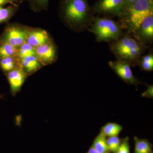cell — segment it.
I'll use <instances>...</instances> for the list:
<instances>
[{"label": "cell", "mask_w": 153, "mask_h": 153, "mask_svg": "<svg viewBox=\"0 0 153 153\" xmlns=\"http://www.w3.org/2000/svg\"><path fill=\"white\" fill-rule=\"evenodd\" d=\"M106 137L101 132L98 134L94 141L91 147L100 153H110L106 143Z\"/></svg>", "instance_id": "cell-13"}, {"label": "cell", "mask_w": 153, "mask_h": 153, "mask_svg": "<svg viewBox=\"0 0 153 153\" xmlns=\"http://www.w3.org/2000/svg\"><path fill=\"white\" fill-rule=\"evenodd\" d=\"M106 143L110 152L113 153L116 152L121 143L122 140L118 136L106 137Z\"/></svg>", "instance_id": "cell-19"}, {"label": "cell", "mask_w": 153, "mask_h": 153, "mask_svg": "<svg viewBox=\"0 0 153 153\" xmlns=\"http://www.w3.org/2000/svg\"><path fill=\"white\" fill-rule=\"evenodd\" d=\"M137 1V0H124L125 3L126 7L131 5L135 2Z\"/></svg>", "instance_id": "cell-25"}, {"label": "cell", "mask_w": 153, "mask_h": 153, "mask_svg": "<svg viewBox=\"0 0 153 153\" xmlns=\"http://www.w3.org/2000/svg\"><path fill=\"white\" fill-rule=\"evenodd\" d=\"M49 41V36L43 30H34L27 34L26 42L30 46L36 48L46 44Z\"/></svg>", "instance_id": "cell-11"}, {"label": "cell", "mask_w": 153, "mask_h": 153, "mask_svg": "<svg viewBox=\"0 0 153 153\" xmlns=\"http://www.w3.org/2000/svg\"><path fill=\"white\" fill-rule=\"evenodd\" d=\"M88 30L99 42L111 43L118 40L124 34L119 23L108 17L94 16Z\"/></svg>", "instance_id": "cell-4"}, {"label": "cell", "mask_w": 153, "mask_h": 153, "mask_svg": "<svg viewBox=\"0 0 153 153\" xmlns=\"http://www.w3.org/2000/svg\"><path fill=\"white\" fill-rule=\"evenodd\" d=\"M10 1L13 4H14L15 2L17 1H19V0H10Z\"/></svg>", "instance_id": "cell-28"}, {"label": "cell", "mask_w": 153, "mask_h": 153, "mask_svg": "<svg viewBox=\"0 0 153 153\" xmlns=\"http://www.w3.org/2000/svg\"><path fill=\"white\" fill-rule=\"evenodd\" d=\"M135 142L134 153H150L152 145L146 139L134 137Z\"/></svg>", "instance_id": "cell-15"}, {"label": "cell", "mask_w": 153, "mask_h": 153, "mask_svg": "<svg viewBox=\"0 0 153 153\" xmlns=\"http://www.w3.org/2000/svg\"><path fill=\"white\" fill-rule=\"evenodd\" d=\"M110 68L124 82L131 85H137L140 83L135 77L131 69V65L125 61L117 60L108 62Z\"/></svg>", "instance_id": "cell-7"}, {"label": "cell", "mask_w": 153, "mask_h": 153, "mask_svg": "<svg viewBox=\"0 0 153 153\" xmlns=\"http://www.w3.org/2000/svg\"><path fill=\"white\" fill-rule=\"evenodd\" d=\"M49 0H28L31 8L35 11L47 9Z\"/></svg>", "instance_id": "cell-22"}, {"label": "cell", "mask_w": 153, "mask_h": 153, "mask_svg": "<svg viewBox=\"0 0 153 153\" xmlns=\"http://www.w3.org/2000/svg\"><path fill=\"white\" fill-rule=\"evenodd\" d=\"M150 153H153L152 152H151Z\"/></svg>", "instance_id": "cell-30"}, {"label": "cell", "mask_w": 153, "mask_h": 153, "mask_svg": "<svg viewBox=\"0 0 153 153\" xmlns=\"http://www.w3.org/2000/svg\"><path fill=\"white\" fill-rule=\"evenodd\" d=\"M8 3L13 4L10 0H0V7H2Z\"/></svg>", "instance_id": "cell-26"}, {"label": "cell", "mask_w": 153, "mask_h": 153, "mask_svg": "<svg viewBox=\"0 0 153 153\" xmlns=\"http://www.w3.org/2000/svg\"><path fill=\"white\" fill-rule=\"evenodd\" d=\"M131 34L134 38L143 44H152L153 14L146 17Z\"/></svg>", "instance_id": "cell-6"}, {"label": "cell", "mask_w": 153, "mask_h": 153, "mask_svg": "<svg viewBox=\"0 0 153 153\" xmlns=\"http://www.w3.org/2000/svg\"><path fill=\"white\" fill-rule=\"evenodd\" d=\"M22 68L28 73H33L39 69L41 63L36 55L21 58Z\"/></svg>", "instance_id": "cell-12"}, {"label": "cell", "mask_w": 153, "mask_h": 153, "mask_svg": "<svg viewBox=\"0 0 153 153\" xmlns=\"http://www.w3.org/2000/svg\"><path fill=\"white\" fill-rule=\"evenodd\" d=\"M27 31L25 29L18 27L9 28L5 34L4 42L17 48L26 42Z\"/></svg>", "instance_id": "cell-8"}, {"label": "cell", "mask_w": 153, "mask_h": 153, "mask_svg": "<svg viewBox=\"0 0 153 153\" xmlns=\"http://www.w3.org/2000/svg\"><path fill=\"white\" fill-rule=\"evenodd\" d=\"M125 7L124 0H97L91 8L94 14L119 19Z\"/></svg>", "instance_id": "cell-5"}, {"label": "cell", "mask_w": 153, "mask_h": 153, "mask_svg": "<svg viewBox=\"0 0 153 153\" xmlns=\"http://www.w3.org/2000/svg\"><path fill=\"white\" fill-rule=\"evenodd\" d=\"M115 153H130L129 137H126L121 141V143L118 149Z\"/></svg>", "instance_id": "cell-23"}, {"label": "cell", "mask_w": 153, "mask_h": 153, "mask_svg": "<svg viewBox=\"0 0 153 153\" xmlns=\"http://www.w3.org/2000/svg\"><path fill=\"white\" fill-rule=\"evenodd\" d=\"M143 71H153V55L150 53L145 56H141L138 65Z\"/></svg>", "instance_id": "cell-16"}, {"label": "cell", "mask_w": 153, "mask_h": 153, "mask_svg": "<svg viewBox=\"0 0 153 153\" xmlns=\"http://www.w3.org/2000/svg\"><path fill=\"white\" fill-rule=\"evenodd\" d=\"M18 54L17 48L4 42L0 46V57H13Z\"/></svg>", "instance_id": "cell-17"}, {"label": "cell", "mask_w": 153, "mask_h": 153, "mask_svg": "<svg viewBox=\"0 0 153 153\" xmlns=\"http://www.w3.org/2000/svg\"><path fill=\"white\" fill-rule=\"evenodd\" d=\"M86 153H100L97 152V151H96L92 147H91L89 149L87 152Z\"/></svg>", "instance_id": "cell-27"}, {"label": "cell", "mask_w": 153, "mask_h": 153, "mask_svg": "<svg viewBox=\"0 0 153 153\" xmlns=\"http://www.w3.org/2000/svg\"><path fill=\"white\" fill-rule=\"evenodd\" d=\"M18 54L21 58L36 55L35 48L25 42L20 46V48L18 50Z\"/></svg>", "instance_id": "cell-18"}, {"label": "cell", "mask_w": 153, "mask_h": 153, "mask_svg": "<svg viewBox=\"0 0 153 153\" xmlns=\"http://www.w3.org/2000/svg\"><path fill=\"white\" fill-rule=\"evenodd\" d=\"M0 66L4 71L8 72L15 68L16 63L13 57H5L0 59Z\"/></svg>", "instance_id": "cell-20"}, {"label": "cell", "mask_w": 153, "mask_h": 153, "mask_svg": "<svg viewBox=\"0 0 153 153\" xmlns=\"http://www.w3.org/2000/svg\"><path fill=\"white\" fill-rule=\"evenodd\" d=\"M153 14V0H137L126 7L120 22L123 29L132 33L146 18Z\"/></svg>", "instance_id": "cell-3"}, {"label": "cell", "mask_w": 153, "mask_h": 153, "mask_svg": "<svg viewBox=\"0 0 153 153\" xmlns=\"http://www.w3.org/2000/svg\"><path fill=\"white\" fill-rule=\"evenodd\" d=\"M142 96L146 98L153 99V85H148L147 88L144 92L142 94Z\"/></svg>", "instance_id": "cell-24"}, {"label": "cell", "mask_w": 153, "mask_h": 153, "mask_svg": "<svg viewBox=\"0 0 153 153\" xmlns=\"http://www.w3.org/2000/svg\"><path fill=\"white\" fill-rule=\"evenodd\" d=\"M36 56L40 63L44 64L52 63L55 60L56 55V48L49 42L35 48Z\"/></svg>", "instance_id": "cell-10"}, {"label": "cell", "mask_w": 153, "mask_h": 153, "mask_svg": "<svg viewBox=\"0 0 153 153\" xmlns=\"http://www.w3.org/2000/svg\"><path fill=\"white\" fill-rule=\"evenodd\" d=\"M60 13L66 23L78 31L88 29L94 17L88 0H61Z\"/></svg>", "instance_id": "cell-1"}, {"label": "cell", "mask_w": 153, "mask_h": 153, "mask_svg": "<svg viewBox=\"0 0 153 153\" xmlns=\"http://www.w3.org/2000/svg\"><path fill=\"white\" fill-rule=\"evenodd\" d=\"M0 98H1V96H0Z\"/></svg>", "instance_id": "cell-29"}, {"label": "cell", "mask_w": 153, "mask_h": 153, "mask_svg": "<svg viewBox=\"0 0 153 153\" xmlns=\"http://www.w3.org/2000/svg\"><path fill=\"white\" fill-rule=\"evenodd\" d=\"M17 9V6L14 5L7 8L0 7V23L7 21L14 13Z\"/></svg>", "instance_id": "cell-21"}, {"label": "cell", "mask_w": 153, "mask_h": 153, "mask_svg": "<svg viewBox=\"0 0 153 153\" xmlns=\"http://www.w3.org/2000/svg\"><path fill=\"white\" fill-rule=\"evenodd\" d=\"M108 44L110 51L117 60L128 62L131 66L138 65L142 55L148 47L127 32L118 40Z\"/></svg>", "instance_id": "cell-2"}, {"label": "cell", "mask_w": 153, "mask_h": 153, "mask_svg": "<svg viewBox=\"0 0 153 153\" xmlns=\"http://www.w3.org/2000/svg\"><path fill=\"white\" fill-rule=\"evenodd\" d=\"M123 129L120 125L115 123H108L101 128L100 132L106 137L116 136Z\"/></svg>", "instance_id": "cell-14"}, {"label": "cell", "mask_w": 153, "mask_h": 153, "mask_svg": "<svg viewBox=\"0 0 153 153\" xmlns=\"http://www.w3.org/2000/svg\"><path fill=\"white\" fill-rule=\"evenodd\" d=\"M26 77V73L22 67L15 68L8 72V80L13 95H15L21 89Z\"/></svg>", "instance_id": "cell-9"}]
</instances>
